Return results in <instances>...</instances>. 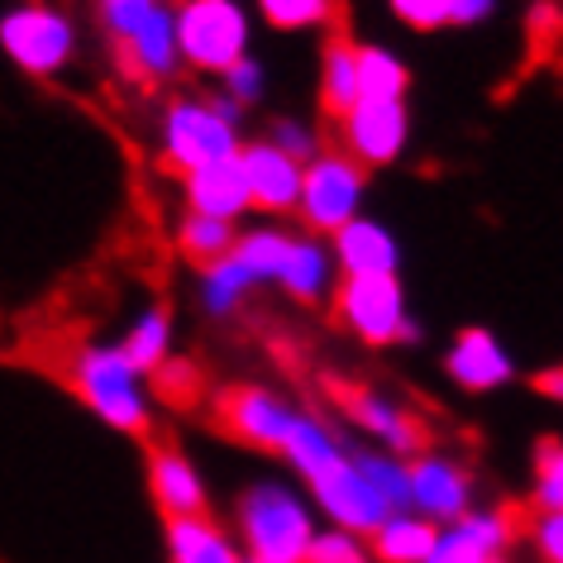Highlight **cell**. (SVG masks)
<instances>
[{"label":"cell","instance_id":"obj_2","mask_svg":"<svg viewBox=\"0 0 563 563\" xmlns=\"http://www.w3.org/2000/svg\"><path fill=\"white\" fill-rule=\"evenodd\" d=\"M316 530L311 501L277 477L244 487L234 501V534L244 563H301Z\"/></svg>","mask_w":563,"mask_h":563},{"label":"cell","instance_id":"obj_13","mask_svg":"<svg viewBox=\"0 0 563 563\" xmlns=\"http://www.w3.org/2000/svg\"><path fill=\"white\" fill-rule=\"evenodd\" d=\"M406 487H411V511L430 526H454L463 511H473V477L449 454H416L406 459Z\"/></svg>","mask_w":563,"mask_h":563},{"label":"cell","instance_id":"obj_3","mask_svg":"<svg viewBox=\"0 0 563 563\" xmlns=\"http://www.w3.org/2000/svg\"><path fill=\"white\" fill-rule=\"evenodd\" d=\"M91 10L134 81L158 87V81H173L181 73L173 30L177 0H91Z\"/></svg>","mask_w":563,"mask_h":563},{"label":"cell","instance_id":"obj_36","mask_svg":"<svg viewBox=\"0 0 563 563\" xmlns=\"http://www.w3.org/2000/svg\"><path fill=\"white\" fill-rule=\"evenodd\" d=\"M492 15H497V0H449V24H459V30H473Z\"/></svg>","mask_w":563,"mask_h":563},{"label":"cell","instance_id":"obj_35","mask_svg":"<svg viewBox=\"0 0 563 563\" xmlns=\"http://www.w3.org/2000/svg\"><path fill=\"white\" fill-rule=\"evenodd\" d=\"M530 544L544 563H563V511H534Z\"/></svg>","mask_w":563,"mask_h":563},{"label":"cell","instance_id":"obj_14","mask_svg":"<svg viewBox=\"0 0 563 563\" xmlns=\"http://www.w3.org/2000/svg\"><path fill=\"white\" fill-rule=\"evenodd\" d=\"M516 544V520L501 506H473L454 526L434 534L430 554L420 563H506Z\"/></svg>","mask_w":563,"mask_h":563},{"label":"cell","instance_id":"obj_23","mask_svg":"<svg viewBox=\"0 0 563 563\" xmlns=\"http://www.w3.org/2000/svg\"><path fill=\"white\" fill-rule=\"evenodd\" d=\"M167 559L173 563H244L239 544L210 516L167 520Z\"/></svg>","mask_w":563,"mask_h":563},{"label":"cell","instance_id":"obj_34","mask_svg":"<svg viewBox=\"0 0 563 563\" xmlns=\"http://www.w3.org/2000/svg\"><path fill=\"white\" fill-rule=\"evenodd\" d=\"M387 5L411 30H444L449 24V0H387Z\"/></svg>","mask_w":563,"mask_h":563},{"label":"cell","instance_id":"obj_4","mask_svg":"<svg viewBox=\"0 0 563 563\" xmlns=\"http://www.w3.org/2000/svg\"><path fill=\"white\" fill-rule=\"evenodd\" d=\"M244 110L224 96H177L163 110V163L177 173H196L206 163L234 158L244 148Z\"/></svg>","mask_w":563,"mask_h":563},{"label":"cell","instance_id":"obj_33","mask_svg":"<svg viewBox=\"0 0 563 563\" xmlns=\"http://www.w3.org/2000/svg\"><path fill=\"white\" fill-rule=\"evenodd\" d=\"M267 144H273L277 153H287L291 163H311L316 153H320V134L311 130L306 120H291V115H282V120H273V130H267Z\"/></svg>","mask_w":563,"mask_h":563},{"label":"cell","instance_id":"obj_17","mask_svg":"<svg viewBox=\"0 0 563 563\" xmlns=\"http://www.w3.org/2000/svg\"><path fill=\"white\" fill-rule=\"evenodd\" d=\"M148 492L158 501V511L167 520L181 516H206L210 511V492L201 468L181 454L177 444H153L148 449Z\"/></svg>","mask_w":563,"mask_h":563},{"label":"cell","instance_id":"obj_8","mask_svg":"<svg viewBox=\"0 0 563 563\" xmlns=\"http://www.w3.org/2000/svg\"><path fill=\"white\" fill-rule=\"evenodd\" d=\"M0 53L30 77H58L77 58V20L53 0H20L0 15Z\"/></svg>","mask_w":563,"mask_h":563},{"label":"cell","instance_id":"obj_27","mask_svg":"<svg viewBox=\"0 0 563 563\" xmlns=\"http://www.w3.org/2000/svg\"><path fill=\"white\" fill-rule=\"evenodd\" d=\"M234 234H239V224L230 220H210V216H181L177 224V249H181V258H191L196 267H206V263H220L224 253L234 249Z\"/></svg>","mask_w":563,"mask_h":563},{"label":"cell","instance_id":"obj_20","mask_svg":"<svg viewBox=\"0 0 563 563\" xmlns=\"http://www.w3.org/2000/svg\"><path fill=\"white\" fill-rule=\"evenodd\" d=\"M277 287L287 291L291 301H325L330 287H334V258H330V244L320 234H291V253L282 263V277Z\"/></svg>","mask_w":563,"mask_h":563},{"label":"cell","instance_id":"obj_26","mask_svg":"<svg viewBox=\"0 0 563 563\" xmlns=\"http://www.w3.org/2000/svg\"><path fill=\"white\" fill-rule=\"evenodd\" d=\"M411 67L387 44H358V101H406Z\"/></svg>","mask_w":563,"mask_h":563},{"label":"cell","instance_id":"obj_12","mask_svg":"<svg viewBox=\"0 0 563 563\" xmlns=\"http://www.w3.org/2000/svg\"><path fill=\"white\" fill-rule=\"evenodd\" d=\"M340 406H344V416L373 440V449H383V454L416 459V454H426L430 449V434H426V426H420V416L411 411V406H401L397 397H387V391L344 387Z\"/></svg>","mask_w":563,"mask_h":563},{"label":"cell","instance_id":"obj_15","mask_svg":"<svg viewBox=\"0 0 563 563\" xmlns=\"http://www.w3.org/2000/svg\"><path fill=\"white\" fill-rule=\"evenodd\" d=\"M239 167H244L249 210H258V216H297L301 163H291L287 153H277L267 139H258V144L239 148Z\"/></svg>","mask_w":563,"mask_h":563},{"label":"cell","instance_id":"obj_22","mask_svg":"<svg viewBox=\"0 0 563 563\" xmlns=\"http://www.w3.org/2000/svg\"><path fill=\"white\" fill-rule=\"evenodd\" d=\"M115 349L139 377L163 373L167 358H173V311H167V306H148L144 316L130 320V330L120 334Z\"/></svg>","mask_w":563,"mask_h":563},{"label":"cell","instance_id":"obj_25","mask_svg":"<svg viewBox=\"0 0 563 563\" xmlns=\"http://www.w3.org/2000/svg\"><path fill=\"white\" fill-rule=\"evenodd\" d=\"M434 534H440V526L420 520L416 511H401V516H387L383 526L368 534V554H373V563H420L430 554Z\"/></svg>","mask_w":563,"mask_h":563},{"label":"cell","instance_id":"obj_18","mask_svg":"<svg viewBox=\"0 0 563 563\" xmlns=\"http://www.w3.org/2000/svg\"><path fill=\"white\" fill-rule=\"evenodd\" d=\"M444 373L463 391H497L516 377V363L492 330H463L444 354Z\"/></svg>","mask_w":563,"mask_h":563},{"label":"cell","instance_id":"obj_11","mask_svg":"<svg viewBox=\"0 0 563 563\" xmlns=\"http://www.w3.org/2000/svg\"><path fill=\"white\" fill-rule=\"evenodd\" d=\"M340 124V153H349L363 173L391 167L411 144V106L406 101H354Z\"/></svg>","mask_w":563,"mask_h":563},{"label":"cell","instance_id":"obj_10","mask_svg":"<svg viewBox=\"0 0 563 563\" xmlns=\"http://www.w3.org/2000/svg\"><path fill=\"white\" fill-rule=\"evenodd\" d=\"M216 420L239 444L263 449V454H282V444H287V434L301 420V411L273 387L239 383V387H224L216 397Z\"/></svg>","mask_w":563,"mask_h":563},{"label":"cell","instance_id":"obj_9","mask_svg":"<svg viewBox=\"0 0 563 563\" xmlns=\"http://www.w3.org/2000/svg\"><path fill=\"white\" fill-rule=\"evenodd\" d=\"M363 196H368V173L340 148H320L311 163L301 167V196H297V216L306 220V230L330 239L340 224L363 216Z\"/></svg>","mask_w":563,"mask_h":563},{"label":"cell","instance_id":"obj_7","mask_svg":"<svg viewBox=\"0 0 563 563\" xmlns=\"http://www.w3.org/2000/svg\"><path fill=\"white\" fill-rule=\"evenodd\" d=\"M334 316H340V325L368 349L420 340V325L411 320V301H406L401 273L340 277V287H334Z\"/></svg>","mask_w":563,"mask_h":563},{"label":"cell","instance_id":"obj_16","mask_svg":"<svg viewBox=\"0 0 563 563\" xmlns=\"http://www.w3.org/2000/svg\"><path fill=\"white\" fill-rule=\"evenodd\" d=\"M325 244H330V258H334V273L340 277L401 273V244H397V234H391L383 220L354 216L349 224H340Z\"/></svg>","mask_w":563,"mask_h":563},{"label":"cell","instance_id":"obj_19","mask_svg":"<svg viewBox=\"0 0 563 563\" xmlns=\"http://www.w3.org/2000/svg\"><path fill=\"white\" fill-rule=\"evenodd\" d=\"M181 196H187L191 216H210V220H230L239 224L249 216V187H244V167L234 158L206 163L196 173H181Z\"/></svg>","mask_w":563,"mask_h":563},{"label":"cell","instance_id":"obj_1","mask_svg":"<svg viewBox=\"0 0 563 563\" xmlns=\"http://www.w3.org/2000/svg\"><path fill=\"white\" fill-rule=\"evenodd\" d=\"M282 459H287L291 473L311 487V506L334 530H349V534H363V540H368L387 516H397L383 501V492L368 483V473L358 468L354 444H344L340 430L325 426L320 416L301 411V420L287 434V444H282Z\"/></svg>","mask_w":563,"mask_h":563},{"label":"cell","instance_id":"obj_24","mask_svg":"<svg viewBox=\"0 0 563 563\" xmlns=\"http://www.w3.org/2000/svg\"><path fill=\"white\" fill-rule=\"evenodd\" d=\"M287 253H291V234L277 230V224H258V230L234 234V249L224 253V258H230L253 287H277Z\"/></svg>","mask_w":563,"mask_h":563},{"label":"cell","instance_id":"obj_32","mask_svg":"<svg viewBox=\"0 0 563 563\" xmlns=\"http://www.w3.org/2000/svg\"><path fill=\"white\" fill-rule=\"evenodd\" d=\"M220 96L230 106H239V110H249V106H258L263 96H267V73H263V63L253 58H239L230 73H220Z\"/></svg>","mask_w":563,"mask_h":563},{"label":"cell","instance_id":"obj_29","mask_svg":"<svg viewBox=\"0 0 563 563\" xmlns=\"http://www.w3.org/2000/svg\"><path fill=\"white\" fill-rule=\"evenodd\" d=\"M249 291H253V282L239 273L230 258L201 267V311H206L210 320H230L239 306H244Z\"/></svg>","mask_w":563,"mask_h":563},{"label":"cell","instance_id":"obj_31","mask_svg":"<svg viewBox=\"0 0 563 563\" xmlns=\"http://www.w3.org/2000/svg\"><path fill=\"white\" fill-rule=\"evenodd\" d=\"M301 563H373V554H368V540H363V534L320 526L311 534V544H306V559Z\"/></svg>","mask_w":563,"mask_h":563},{"label":"cell","instance_id":"obj_6","mask_svg":"<svg viewBox=\"0 0 563 563\" xmlns=\"http://www.w3.org/2000/svg\"><path fill=\"white\" fill-rule=\"evenodd\" d=\"M173 30H177V58L191 73L220 77L239 58H249L253 24L239 0H177Z\"/></svg>","mask_w":563,"mask_h":563},{"label":"cell","instance_id":"obj_5","mask_svg":"<svg viewBox=\"0 0 563 563\" xmlns=\"http://www.w3.org/2000/svg\"><path fill=\"white\" fill-rule=\"evenodd\" d=\"M73 387L77 397L120 434H148L153 426V401L148 387L139 377L115 344H87L73 358Z\"/></svg>","mask_w":563,"mask_h":563},{"label":"cell","instance_id":"obj_28","mask_svg":"<svg viewBox=\"0 0 563 563\" xmlns=\"http://www.w3.org/2000/svg\"><path fill=\"white\" fill-rule=\"evenodd\" d=\"M263 24L277 34H306V30H330L340 15V0H253Z\"/></svg>","mask_w":563,"mask_h":563},{"label":"cell","instance_id":"obj_21","mask_svg":"<svg viewBox=\"0 0 563 563\" xmlns=\"http://www.w3.org/2000/svg\"><path fill=\"white\" fill-rule=\"evenodd\" d=\"M358 101V44L344 30H334L320 53V110L330 120H344Z\"/></svg>","mask_w":563,"mask_h":563},{"label":"cell","instance_id":"obj_30","mask_svg":"<svg viewBox=\"0 0 563 563\" xmlns=\"http://www.w3.org/2000/svg\"><path fill=\"white\" fill-rule=\"evenodd\" d=\"M530 501H534V511H563V449H559V440H544L534 449Z\"/></svg>","mask_w":563,"mask_h":563}]
</instances>
